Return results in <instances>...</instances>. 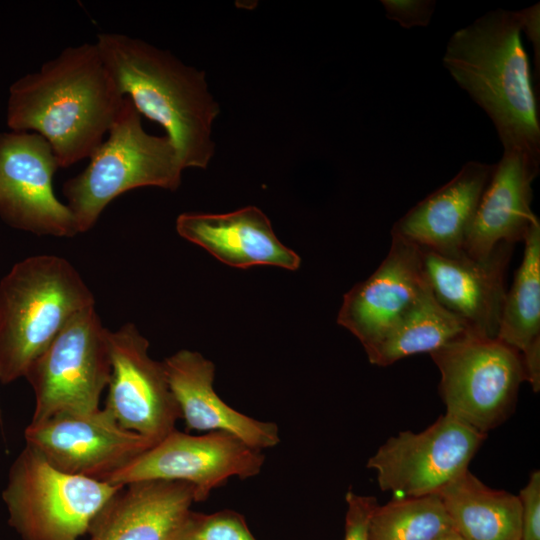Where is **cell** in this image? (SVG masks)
Segmentation results:
<instances>
[{
	"instance_id": "1",
	"label": "cell",
	"mask_w": 540,
	"mask_h": 540,
	"mask_svg": "<svg viewBox=\"0 0 540 540\" xmlns=\"http://www.w3.org/2000/svg\"><path fill=\"white\" fill-rule=\"evenodd\" d=\"M123 102L96 43H82L10 86L7 125L41 135L66 168L93 154Z\"/></svg>"
},
{
	"instance_id": "2",
	"label": "cell",
	"mask_w": 540,
	"mask_h": 540,
	"mask_svg": "<svg viewBox=\"0 0 540 540\" xmlns=\"http://www.w3.org/2000/svg\"><path fill=\"white\" fill-rule=\"evenodd\" d=\"M518 11L487 12L450 37L443 64L492 120L503 152L540 169V122Z\"/></svg>"
},
{
	"instance_id": "3",
	"label": "cell",
	"mask_w": 540,
	"mask_h": 540,
	"mask_svg": "<svg viewBox=\"0 0 540 540\" xmlns=\"http://www.w3.org/2000/svg\"><path fill=\"white\" fill-rule=\"evenodd\" d=\"M95 43L121 94L165 129L182 167L206 168L215 152L212 127L220 107L204 71L125 34L101 33Z\"/></svg>"
},
{
	"instance_id": "4",
	"label": "cell",
	"mask_w": 540,
	"mask_h": 540,
	"mask_svg": "<svg viewBox=\"0 0 540 540\" xmlns=\"http://www.w3.org/2000/svg\"><path fill=\"white\" fill-rule=\"evenodd\" d=\"M94 303L66 259L42 254L17 262L0 281V382L25 377L62 328Z\"/></svg>"
},
{
	"instance_id": "5",
	"label": "cell",
	"mask_w": 540,
	"mask_h": 540,
	"mask_svg": "<svg viewBox=\"0 0 540 540\" xmlns=\"http://www.w3.org/2000/svg\"><path fill=\"white\" fill-rule=\"evenodd\" d=\"M89 158L87 167L63 184L78 233L91 229L105 207L124 192L145 186L176 190L184 170L170 138L147 133L127 96L108 138Z\"/></svg>"
},
{
	"instance_id": "6",
	"label": "cell",
	"mask_w": 540,
	"mask_h": 540,
	"mask_svg": "<svg viewBox=\"0 0 540 540\" xmlns=\"http://www.w3.org/2000/svg\"><path fill=\"white\" fill-rule=\"evenodd\" d=\"M122 487L60 471L26 444L11 465L2 499L22 540H78Z\"/></svg>"
},
{
	"instance_id": "7",
	"label": "cell",
	"mask_w": 540,
	"mask_h": 540,
	"mask_svg": "<svg viewBox=\"0 0 540 540\" xmlns=\"http://www.w3.org/2000/svg\"><path fill=\"white\" fill-rule=\"evenodd\" d=\"M430 355L446 413L485 434L511 415L526 381L518 351L496 338L466 335Z\"/></svg>"
},
{
	"instance_id": "8",
	"label": "cell",
	"mask_w": 540,
	"mask_h": 540,
	"mask_svg": "<svg viewBox=\"0 0 540 540\" xmlns=\"http://www.w3.org/2000/svg\"><path fill=\"white\" fill-rule=\"evenodd\" d=\"M110 374L108 329L91 306L62 328L26 372L35 397L31 422L99 409Z\"/></svg>"
},
{
	"instance_id": "9",
	"label": "cell",
	"mask_w": 540,
	"mask_h": 540,
	"mask_svg": "<svg viewBox=\"0 0 540 540\" xmlns=\"http://www.w3.org/2000/svg\"><path fill=\"white\" fill-rule=\"evenodd\" d=\"M487 434L446 413L425 430L389 438L367 462L393 499L436 494L468 469Z\"/></svg>"
},
{
	"instance_id": "10",
	"label": "cell",
	"mask_w": 540,
	"mask_h": 540,
	"mask_svg": "<svg viewBox=\"0 0 540 540\" xmlns=\"http://www.w3.org/2000/svg\"><path fill=\"white\" fill-rule=\"evenodd\" d=\"M263 464L261 450L231 433L191 435L174 429L103 481L121 486L143 480L183 481L194 487L195 502H200L231 477L256 476Z\"/></svg>"
},
{
	"instance_id": "11",
	"label": "cell",
	"mask_w": 540,
	"mask_h": 540,
	"mask_svg": "<svg viewBox=\"0 0 540 540\" xmlns=\"http://www.w3.org/2000/svg\"><path fill=\"white\" fill-rule=\"evenodd\" d=\"M58 168L50 144L41 135L0 133V217L16 229L37 235L78 234L70 209L54 193Z\"/></svg>"
},
{
	"instance_id": "12",
	"label": "cell",
	"mask_w": 540,
	"mask_h": 540,
	"mask_svg": "<svg viewBox=\"0 0 540 540\" xmlns=\"http://www.w3.org/2000/svg\"><path fill=\"white\" fill-rule=\"evenodd\" d=\"M111 374L104 409L124 429L157 443L181 419L163 362L152 359L149 342L132 323L108 330Z\"/></svg>"
},
{
	"instance_id": "13",
	"label": "cell",
	"mask_w": 540,
	"mask_h": 540,
	"mask_svg": "<svg viewBox=\"0 0 540 540\" xmlns=\"http://www.w3.org/2000/svg\"><path fill=\"white\" fill-rule=\"evenodd\" d=\"M24 435L56 469L102 481L155 444L122 428L104 408L30 422Z\"/></svg>"
},
{
	"instance_id": "14",
	"label": "cell",
	"mask_w": 540,
	"mask_h": 540,
	"mask_svg": "<svg viewBox=\"0 0 540 540\" xmlns=\"http://www.w3.org/2000/svg\"><path fill=\"white\" fill-rule=\"evenodd\" d=\"M430 290L419 248L392 236L378 268L343 296L337 323L356 336L366 352Z\"/></svg>"
},
{
	"instance_id": "15",
	"label": "cell",
	"mask_w": 540,
	"mask_h": 540,
	"mask_svg": "<svg viewBox=\"0 0 540 540\" xmlns=\"http://www.w3.org/2000/svg\"><path fill=\"white\" fill-rule=\"evenodd\" d=\"M513 248L500 243L483 259L465 253L446 257L419 248L433 295L474 336L497 338Z\"/></svg>"
},
{
	"instance_id": "16",
	"label": "cell",
	"mask_w": 540,
	"mask_h": 540,
	"mask_svg": "<svg viewBox=\"0 0 540 540\" xmlns=\"http://www.w3.org/2000/svg\"><path fill=\"white\" fill-rule=\"evenodd\" d=\"M495 164L469 161L397 220L391 236L446 257L464 253L466 235Z\"/></svg>"
},
{
	"instance_id": "17",
	"label": "cell",
	"mask_w": 540,
	"mask_h": 540,
	"mask_svg": "<svg viewBox=\"0 0 540 540\" xmlns=\"http://www.w3.org/2000/svg\"><path fill=\"white\" fill-rule=\"evenodd\" d=\"M193 502L195 490L187 482L126 484L93 520L89 540H179Z\"/></svg>"
},
{
	"instance_id": "18",
	"label": "cell",
	"mask_w": 540,
	"mask_h": 540,
	"mask_svg": "<svg viewBox=\"0 0 540 540\" xmlns=\"http://www.w3.org/2000/svg\"><path fill=\"white\" fill-rule=\"evenodd\" d=\"M162 362L187 431H225L261 451L279 443L275 423L240 413L217 395L212 361L199 352L182 349Z\"/></svg>"
},
{
	"instance_id": "19",
	"label": "cell",
	"mask_w": 540,
	"mask_h": 540,
	"mask_svg": "<svg viewBox=\"0 0 540 540\" xmlns=\"http://www.w3.org/2000/svg\"><path fill=\"white\" fill-rule=\"evenodd\" d=\"M176 230L231 267L271 265L294 271L301 263L299 255L280 242L268 217L255 206L222 214L185 212L177 217Z\"/></svg>"
},
{
	"instance_id": "20",
	"label": "cell",
	"mask_w": 540,
	"mask_h": 540,
	"mask_svg": "<svg viewBox=\"0 0 540 540\" xmlns=\"http://www.w3.org/2000/svg\"><path fill=\"white\" fill-rule=\"evenodd\" d=\"M540 169L516 153L503 152L479 200L468 229L464 253L483 259L500 243L524 240L539 219L532 211V183Z\"/></svg>"
},
{
	"instance_id": "21",
	"label": "cell",
	"mask_w": 540,
	"mask_h": 540,
	"mask_svg": "<svg viewBox=\"0 0 540 540\" xmlns=\"http://www.w3.org/2000/svg\"><path fill=\"white\" fill-rule=\"evenodd\" d=\"M436 494L465 540H521L518 496L488 487L468 469Z\"/></svg>"
},
{
	"instance_id": "22",
	"label": "cell",
	"mask_w": 540,
	"mask_h": 540,
	"mask_svg": "<svg viewBox=\"0 0 540 540\" xmlns=\"http://www.w3.org/2000/svg\"><path fill=\"white\" fill-rule=\"evenodd\" d=\"M466 335H472L467 326L430 290L366 354L371 364L385 367L407 356L430 354Z\"/></svg>"
},
{
	"instance_id": "23",
	"label": "cell",
	"mask_w": 540,
	"mask_h": 540,
	"mask_svg": "<svg viewBox=\"0 0 540 540\" xmlns=\"http://www.w3.org/2000/svg\"><path fill=\"white\" fill-rule=\"evenodd\" d=\"M524 252L512 286L506 291L497 338L521 355L540 349V222L524 240Z\"/></svg>"
},
{
	"instance_id": "24",
	"label": "cell",
	"mask_w": 540,
	"mask_h": 540,
	"mask_svg": "<svg viewBox=\"0 0 540 540\" xmlns=\"http://www.w3.org/2000/svg\"><path fill=\"white\" fill-rule=\"evenodd\" d=\"M454 531L437 494L392 499L377 505L369 522V540H439Z\"/></svg>"
},
{
	"instance_id": "25",
	"label": "cell",
	"mask_w": 540,
	"mask_h": 540,
	"mask_svg": "<svg viewBox=\"0 0 540 540\" xmlns=\"http://www.w3.org/2000/svg\"><path fill=\"white\" fill-rule=\"evenodd\" d=\"M179 540H256L244 517L232 510L203 514L190 511Z\"/></svg>"
},
{
	"instance_id": "26",
	"label": "cell",
	"mask_w": 540,
	"mask_h": 540,
	"mask_svg": "<svg viewBox=\"0 0 540 540\" xmlns=\"http://www.w3.org/2000/svg\"><path fill=\"white\" fill-rule=\"evenodd\" d=\"M521 503V540H540V472L530 474L517 495Z\"/></svg>"
},
{
	"instance_id": "27",
	"label": "cell",
	"mask_w": 540,
	"mask_h": 540,
	"mask_svg": "<svg viewBox=\"0 0 540 540\" xmlns=\"http://www.w3.org/2000/svg\"><path fill=\"white\" fill-rule=\"evenodd\" d=\"M387 18L405 29L425 27L435 9L433 0H382Z\"/></svg>"
},
{
	"instance_id": "28",
	"label": "cell",
	"mask_w": 540,
	"mask_h": 540,
	"mask_svg": "<svg viewBox=\"0 0 540 540\" xmlns=\"http://www.w3.org/2000/svg\"><path fill=\"white\" fill-rule=\"evenodd\" d=\"M347 513L344 540H369L370 518L377 507L373 496L358 495L349 490L346 494Z\"/></svg>"
},
{
	"instance_id": "29",
	"label": "cell",
	"mask_w": 540,
	"mask_h": 540,
	"mask_svg": "<svg viewBox=\"0 0 540 540\" xmlns=\"http://www.w3.org/2000/svg\"><path fill=\"white\" fill-rule=\"evenodd\" d=\"M519 12L521 20V30L532 44L534 51V62L537 70V77L540 71V4L536 3Z\"/></svg>"
},
{
	"instance_id": "30",
	"label": "cell",
	"mask_w": 540,
	"mask_h": 540,
	"mask_svg": "<svg viewBox=\"0 0 540 540\" xmlns=\"http://www.w3.org/2000/svg\"><path fill=\"white\" fill-rule=\"evenodd\" d=\"M439 540H465L462 538L455 530L450 532L449 534L445 535Z\"/></svg>"
},
{
	"instance_id": "31",
	"label": "cell",
	"mask_w": 540,
	"mask_h": 540,
	"mask_svg": "<svg viewBox=\"0 0 540 540\" xmlns=\"http://www.w3.org/2000/svg\"><path fill=\"white\" fill-rule=\"evenodd\" d=\"M2 423V412H1V408H0V424Z\"/></svg>"
}]
</instances>
